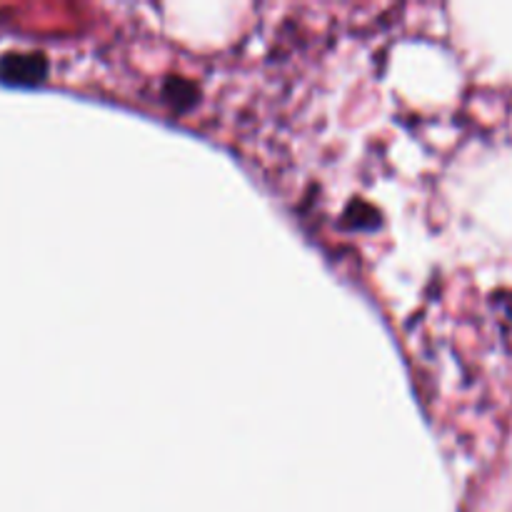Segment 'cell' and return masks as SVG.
Listing matches in <instances>:
<instances>
[{"instance_id":"6da1fadb","label":"cell","mask_w":512,"mask_h":512,"mask_svg":"<svg viewBox=\"0 0 512 512\" xmlns=\"http://www.w3.org/2000/svg\"><path fill=\"white\" fill-rule=\"evenodd\" d=\"M45 70L43 58H30V55H8L0 60V73L3 78L15 80V83H25V80L40 78Z\"/></svg>"}]
</instances>
